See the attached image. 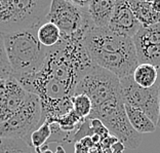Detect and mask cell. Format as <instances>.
<instances>
[{
    "instance_id": "cell-1",
    "label": "cell",
    "mask_w": 160,
    "mask_h": 153,
    "mask_svg": "<svg viewBox=\"0 0 160 153\" xmlns=\"http://www.w3.org/2000/svg\"><path fill=\"white\" fill-rule=\"evenodd\" d=\"M89 30L83 29L71 36L62 35L61 41L47 49L41 70L18 80L28 93L40 99L41 125L45 120L58 118L72 110L71 99L76 86L85 72L93 66L84 43Z\"/></svg>"
},
{
    "instance_id": "cell-2",
    "label": "cell",
    "mask_w": 160,
    "mask_h": 153,
    "mask_svg": "<svg viewBox=\"0 0 160 153\" xmlns=\"http://www.w3.org/2000/svg\"><path fill=\"white\" fill-rule=\"evenodd\" d=\"M85 48L93 65L119 79L132 76L139 62L132 37L116 34L108 28H92L85 36Z\"/></svg>"
},
{
    "instance_id": "cell-3",
    "label": "cell",
    "mask_w": 160,
    "mask_h": 153,
    "mask_svg": "<svg viewBox=\"0 0 160 153\" xmlns=\"http://www.w3.org/2000/svg\"><path fill=\"white\" fill-rule=\"evenodd\" d=\"M38 29H26L3 36L14 79L20 80L34 75L41 70L44 65L48 48L39 42Z\"/></svg>"
},
{
    "instance_id": "cell-4",
    "label": "cell",
    "mask_w": 160,
    "mask_h": 153,
    "mask_svg": "<svg viewBox=\"0 0 160 153\" xmlns=\"http://www.w3.org/2000/svg\"><path fill=\"white\" fill-rule=\"evenodd\" d=\"M49 0H0V35L39 28L46 22Z\"/></svg>"
},
{
    "instance_id": "cell-5",
    "label": "cell",
    "mask_w": 160,
    "mask_h": 153,
    "mask_svg": "<svg viewBox=\"0 0 160 153\" xmlns=\"http://www.w3.org/2000/svg\"><path fill=\"white\" fill-rule=\"evenodd\" d=\"M41 118L40 99L36 94L28 93L24 104L6 120L0 122V138H17L30 145L31 134L41 125Z\"/></svg>"
},
{
    "instance_id": "cell-6",
    "label": "cell",
    "mask_w": 160,
    "mask_h": 153,
    "mask_svg": "<svg viewBox=\"0 0 160 153\" xmlns=\"http://www.w3.org/2000/svg\"><path fill=\"white\" fill-rule=\"evenodd\" d=\"M85 94L90 99L92 108L121 97L119 78L99 66L90 67L79 80L75 94Z\"/></svg>"
},
{
    "instance_id": "cell-7",
    "label": "cell",
    "mask_w": 160,
    "mask_h": 153,
    "mask_svg": "<svg viewBox=\"0 0 160 153\" xmlns=\"http://www.w3.org/2000/svg\"><path fill=\"white\" fill-rule=\"evenodd\" d=\"M46 22L54 24L63 36H71L83 29L93 28L87 8H80L68 0L52 1Z\"/></svg>"
},
{
    "instance_id": "cell-8",
    "label": "cell",
    "mask_w": 160,
    "mask_h": 153,
    "mask_svg": "<svg viewBox=\"0 0 160 153\" xmlns=\"http://www.w3.org/2000/svg\"><path fill=\"white\" fill-rule=\"evenodd\" d=\"M119 82L123 103L140 109L156 125L159 113L160 79L150 89H144L138 85L133 81L132 75L119 79Z\"/></svg>"
},
{
    "instance_id": "cell-9",
    "label": "cell",
    "mask_w": 160,
    "mask_h": 153,
    "mask_svg": "<svg viewBox=\"0 0 160 153\" xmlns=\"http://www.w3.org/2000/svg\"><path fill=\"white\" fill-rule=\"evenodd\" d=\"M132 40L139 64H150L160 69V24L141 26Z\"/></svg>"
},
{
    "instance_id": "cell-10",
    "label": "cell",
    "mask_w": 160,
    "mask_h": 153,
    "mask_svg": "<svg viewBox=\"0 0 160 153\" xmlns=\"http://www.w3.org/2000/svg\"><path fill=\"white\" fill-rule=\"evenodd\" d=\"M141 24L136 19L128 3L125 0H116L108 29L116 34L133 37L139 31Z\"/></svg>"
},
{
    "instance_id": "cell-11",
    "label": "cell",
    "mask_w": 160,
    "mask_h": 153,
    "mask_svg": "<svg viewBox=\"0 0 160 153\" xmlns=\"http://www.w3.org/2000/svg\"><path fill=\"white\" fill-rule=\"evenodd\" d=\"M27 96L28 92L17 79L13 77L6 79V94L2 107L0 108V122L12 115L24 104Z\"/></svg>"
},
{
    "instance_id": "cell-12",
    "label": "cell",
    "mask_w": 160,
    "mask_h": 153,
    "mask_svg": "<svg viewBox=\"0 0 160 153\" xmlns=\"http://www.w3.org/2000/svg\"><path fill=\"white\" fill-rule=\"evenodd\" d=\"M114 7L115 1L112 0H90L87 13L94 28H108Z\"/></svg>"
},
{
    "instance_id": "cell-13",
    "label": "cell",
    "mask_w": 160,
    "mask_h": 153,
    "mask_svg": "<svg viewBox=\"0 0 160 153\" xmlns=\"http://www.w3.org/2000/svg\"><path fill=\"white\" fill-rule=\"evenodd\" d=\"M127 3L141 26L150 27L160 24V13L153 9L152 1H127Z\"/></svg>"
},
{
    "instance_id": "cell-14",
    "label": "cell",
    "mask_w": 160,
    "mask_h": 153,
    "mask_svg": "<svg viewBox=\"0 0 160 153\" xmlns=\"http://www.w3.org/2000/svg\"><path fill=\"white\" fill-rule=\"evenodd\" d=\"M124 108H125L127 119H128L132 127L137 133L142 135V134L155 132L156 125L143 111L125 104H124Z\"/></svg>"
},
{
    "instance_id": "cell-15",
    "label": "cell",
    "mask_w": 160,
    "mask_h": 153,
    "mask_svg": "<svg viewBox=\"0 0 160 153\" xmlns=\"http://www.w3.org/2000/svg\"><path fill=\"white\" fill-rule=\"evenodd\" d=\"M132 79L144 89L154 86L160 79V69L150 64H139L132 73Z\"/></svg>"
},
{
    "instance_id": "cell-16",
    "label": "cell",
    "mask_w": 160,
    "mask_h": 153,
    "mask_svg": "<svg viewBox=\"0 0 160 153\" xmlns=\"http://www.w3.org/2000/svg\"><path fill=\"white\" fill-rule=\"evenodd\" d=\"M37 37L39 42L43 46L50 48L57 45L62 39V33L56 25L49 22H45L39 27L37 31Z\"/></svg>"
},
{
    "instance_id": "cell-17",
    "label": "cell",
    "mask_w": 160,
    "mask_h": 153,
    "mask_svg": "<svg viewBox=\"0 0 160 153\" xmlns=\"http://www.w3.org/2000/svg\"><path fill=\"white\" fill-rule=\"evenodd\" d=\"M0 153H35V149L22 139L0 138Z\"/></svg>"
},
{
    "instance_id": "cell-18",
    "label": "cell",
    "mask_w": 160,
    "mask_h": 153,
    "mask_svg": "<svg viewBox=\"0 0 160 153\" xmlns=\"http://www.w3.org/2000/svg\"><path fill=\"white\" fill-rule=\"evenodd\" d=\"M84 120L85 119H82L81 117H79V116L73 111V109H72L69 113L65 114L63 116H60V117H58V118L47 120V121L56 122L63 132L72 134V132L76 133V130L79 129L80 125H82Z\"/></svg>"
},
{
    "instance_id": "cell-19",
    "label": "cell",
    "mask_w": 160,
    "mask_h": 153,
    "mask_svg": "<svg viewBox=\"0 0 160 153\" xmlns=\"http://www.w3.org/2000/svg\"><path fill=\"white\" fill-rule=\"evenodd\" d=\"M72 103V109L77 114L79 117L82 119L88 118V116L92 112V101L85 94H74L71 99Z\"/></svg>"
},
{
    "instance_id": "cell-20",
    "label": "cell",
    "mask_w": 160,
    "mask_h": 153,
    "mask_svg": "<svg viewBox=\"0 0 160 153\" xmlns=\"http://www.w3.org/2000/svg\"><path fill=\"white\" fill-rule=\"evenodd\" d=\"M50 135H52L50 123L47 121V120H45L37 130H34V132L31 134L30 145L34 149L42 147L43 145H45L47 143Z\"/></svg>"
},
{
    "instance_id": "cell-21",
    "label": "cell",
    "mask_w": 160,
    "mask_h": 153,
    "mask_svg": "<svg viewBox=\"0 0 160 153\" xmlns=\"http://www.w3.org/2000/svg\"><path fill=\"white\" fill-rule=\"evenodd\" d=\"M12 77V68H10L8 58L5 50L3 36L0 35V79H8Z\"/></svg>"
},
{
    "instance_id": "cell-22",
    "label": "cell",
    "mask_w": 160,
    "mask_h": 153,
    "mask_svg": "<svg viewBox=\"0 0 160 153\" xmlns=\"http://www.w3.org/2000/svg\"><path fill=\"white\" fill-rule=\"evenodd\" d=\"M90 127H92V133L98 135V136L101 138V140L110 136V133H109V130H107V127L105 126L99 119H92L90 120Z\"/></svg>"
},
{
    "instance_id": "cell-23",
    "label": "cell",
    "mask_w": 160,
    "mask_h": 153,
    "mask_svg": "<svg viewBox=\"0 0 160 153\" xmlns=\"http://www.w3.org/2000/svg\"><path fill=\"white\" fill-rule=\"evenodd\" d=\"M6 94V80L0 79V108L2 107V104L4 102Z\"/></svg>"
},
{
    "instance_id": "cell-24",
    "label": "cell",
    "mask_w": 160,
    "mask_h": 153,
    "mask_svg": "<svg viewBox=\"0 0 160 153\" xmlns=\"http://www.w3.org/2000/svg\"><path fill=\"white\" fill-rule=\"evenodd\" d=\"M124 145H123L121 142H116L115 144L112 145L111 147V151L113 153H123V151H124Z\"/></svg>"
},
{
    "instance_id": "cell-25",
    "label": "cell",
    "mask_w": 160,
    "mask_h": 153,
    "mask_svg": "<svg viewBox=\"0 0 160 153\" xmlns=\"http://www.w3.org/2000/svg\"><path fill=\"white\" fill-rule=\"evenodd\" d=\"M74 147H75V153H87V152H90L88 149H86L81 143H80V142H76V143H74Z\"/></svg>"
},
{
    "instance_id": "cell-26",
    "label": "cell",
    "mask_w": 160,
    "mask_h": 153,
    "mask_svg": "<svg viewBox=\"0 0 160 153\" xmlns=\"http://www.w3.org/2000/svg\"><path fill=\"white\" fill-rule=\"evenodd\" d=\"M152 7L157 13H160V0H154L152 1Z\"/></svg>"
},
{
    "instance_id": "cell-27",
    "label": "cell",
    "mask_w": 160,
    "mask_h": 153,
    "mask_svg": "<svg viewBox=\"0 0 160 153\" xmlns=\"http://www.w3.org/2000/svg\"><path fill=\"white\" fill-rule=\"evenodd\" d=\"M156 126L160 129V87H159V113H158V119H157V123H156Z\"/></svg>"
},
{
    "instance_id": "cell-28",
    "label": "cell",
    "mask_w": 160,
    "mask_h": 153,
    "mask_svg": "<svg viewBox=\"0 0 160 153\" xmlns=\"http://www.w3.org/2000/svg\"><path fill=\"white\" fill-rule=\"evenodd\" d=\"M54 153H66V151H65V149L62 147V146H58L57 150Z\"/></svg>"
},
{
    "instance_id": "cell-29",
    "label": "cell",
    "mask_w": 160,
    "mask_h": 153,
    "mask_svg": "<svg viewBox=\"0 0 160 153\" xmlns=\"http://www.w3.org/2000/svg\"><path fill=\"white\" fill-rule=\"evenodd\" d=\"M94 152H96V153H105V151L103 150V149L100 148L98 145H96V151H94Z\"/></svg>"
},
{
    "instance_id": "cell-30",
    "label": "cell",
    "mask_w": 160,
    "mask_h": 153,
    "mask_svg": "<svg viewBox=\"0 0 160 153\" xmlns=\"http://www.w3.org/2000/svg\"><path fill=\"white\" fill-rule=\"evenodd\" d=\"M87 153H92V152H87Z\"/></svg>"
}]
</instances>
